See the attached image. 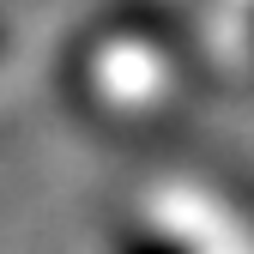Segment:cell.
Wrapping results in <instances>:
<instances>
[{"mask_svg": "<svg viewBox=\"0 0 254 254\" xmlns=\"http://www.w3.org/2000/svg\"><path fill=\"white\" fill-rule=\"evenodd\" d=\"M121 254H182V248H176V242H157V236H127Z\"/></svg>", "mask_w": 254, "mask_h": 254, "instance_id": "1", "label": "cell"}]
</instances>
